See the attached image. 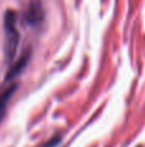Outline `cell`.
Masks as SVG:
<instances>
[{
    "mask_svg": "<svg viewBox=\"0 0 145 147\" xmlns=\"http://www.w3.org/2000/svg\"><path fill=\"white\" fill-rule=\"evenodd\" d=\"M4 56L8 62H12L19 44V34L17 30V16L13 10H8L4 16Z\"/></svg>",
    "mask_w": 145,
    "mask_h": 147,
    "instance_id": "6da1fadb",
    "label": "cell"
},
{
    "mask_svg": "<svg viewBox=\"0 0 145 147\" xmlns=\"http://www.w3.org/2000/svg\"><path fill=\"white\" fill-rule=\"evenodd\" d=\"M15 89H17V84L12 83L0 90V121H1L3 117H4L8 102H9V99L12 98V96L14 94Z\"/></svg>",
    "mask_w": 145,
    "mask_h": 147,
    "instance_id": "3957f363",
    "label": "cell"
},
{
    "mask_svg": "<svg viewBox=\"0 0 145 147\" xmlns=\"http://www.w3.org/2000/svg\"><path fill=\"white\" fill-rule=\"evenodd\" d=\"M44 18V13H43V7L41 3L39 0H31L28 4L27 12H26V20L30 25H39Z\"/></svg>",
    "mask_w": 145,
    "mask_h": 147,
    "instance_id": "7a4b0ae2",
    "label": "cell"
},
{
    "mask_svg": "<svg viewBox=\"0 0 145 147\" xmlns=\"http://www.w3.org/2000/svg\"><path fill=\"white\" fill-rule=\"evenodd\" d=\"M28 61H30V52H26L15 63H12L10 69L8 70V72H7V80H10V79L15 78L18 74L22 72V70L26 67Z\"/></svg>",
    "mask_w": 145,
    "mask_h": 147,
    "instance_id": "277c9868",
    "label": "cell"
}]
</instances>
